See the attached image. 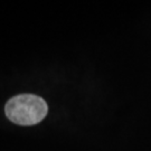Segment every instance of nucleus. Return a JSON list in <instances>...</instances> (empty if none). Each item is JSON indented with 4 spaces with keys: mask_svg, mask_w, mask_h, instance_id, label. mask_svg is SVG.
<instances>
[{
    "mask_svg": "<svg viewBox=\"0 0 151 151\" xmlns=\"http://www.w3.org/2000/svg\"><path fill=\"white\" fill-rule=\"evenodd\" d=\"M5 113L12 123L34 125L46 118L48 105L43 97L38 95L18 94L6 103Z\"/></svg>",
    "mask_w": 151,
    "mask_h": 151,
    "instance_id": "1",
    "label": "nucleus"
}]
</instances>
